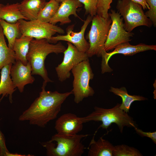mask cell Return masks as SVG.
Here are the masks:
<instances>
[{"label":"cell","mask_w":156,"mask_h":156,"mask_svg":"<svg viewBox=\"0 0 156 156\" xmlns=\"http://www.w3.org/2000/svg\"><path fill=\"white\" fill-rule=\"evenodd\" d=\"M47 2L46 0H23L20 3L21 12L27 20H37L39 12Z\"/></svg>","instance_id":"e0dca14e"},{"label":"cell","mask_w":156,"mask_h":156,"mask_svg":"<svg viewBox=\"0 0 156 156\" xmlns=\"http://www.w3.org/2000/svg\"><path fill=\"white\" fill-rule=\"evenodd\" d=\"M108 14L112 22L105 44L106 52L114 49L121 43L131 41V38L134 35L125 30L123 19L118 12L111 10Z\"/></svg>","instance_id":"9c48e42d"},{"label":"cell","mask_w":156,"mask_h":156,"mask_svg":"<svg viewBox=\"0 0 156 156\" xmlns=\"http://www.w3.org/2000/svg\"><path fill=\"white\" fill-rule=\"evenodd\" d=\"M25 155H22L20 154H18L17 153H10V152L7 153L6 155V156H24Z\"/></svg>","instance_id":"1f68e13d"},{"label":"cell","mask_w":156,"mask_h":156,"mask_svg":"<svg viewBox=\"0 0 156 156\" xmlns=\"http://www.w3.org/2000/svg\"><path fill=\"white\" fill-rule=\"evenodd\" d=\"M33 39L29 37L22 36L16 39L12 49L15 53L16 60L20 61L25 65L27 64L26 56L30 41Z\"/></svg>","instance_id":"44dd1931"},{"label":"cell","mask_w":156,"mask_h":156,"mask_svg":"<svg viewBox=\"0 0 156 156\" xmlns=\"http://www.w3.org/2000/svg\"><path fill=\"white\" fill-rule=\"evenodd\" d=\"M113 51L106 53L105 58V68L107 70L111 68L109 65L108 62L112 56L116 54H121L124 55H133L137 53L148 50H156V45H149L144 43H140L133 45L129 42L121 43L117 45Z\"/></svg>","instance_id":"9a60e30c"},{"label":"cell","mask_w":156,"mask_h":156,"mask_svg":"<svg viewBox=\"0 0 156 156\" xmlns=\"http://www.w3.org/2000/svg\"><path fill=\"white\" fill-rule=\"evenodd\" d=\"M82 3L78 0H63L49 23L55 25L60 22V25L70 23L69 16L72 15L79 18L77 13V9L82 6Z\"/></svg>","instance_id":"5bb4252c"},{"label":"cell","mask_w":156,"mask_h":156,"mask_svg":"<svg viewBox=\"0 0 156 156\" xmlns=\"http://www.w3.org/2000/svg\"><path fill=\"white\" fill-rule=\"evenodd\" d=\"M83 124L80 117L74 114L68 113L62 115L57 119L55 128L59 134L74 135L82 130Z\"/></svg>","instance_id":"4fadbf2b"},{"label":"cell","mask_w":156,"mask_h":156,"mask_svg":"<svg viewBox=\"0 0 156 156\" xmlns=\"http://www.w3.org/2000/svg\"><path fill=\"white\" fill-rule=\"evenodd\" d=\"M67 48L63 52V60L55 68L58 79L61 82L70 78V72L75 66L89 59L86 53L79 51L70 42H67Z\"/></svg>","instance_id":"30bf717a"},{"label":"cell","mask_w":156,"mask_h":156,"mask_svg":"<svg viewBox=\"0 0 156 156\" xmlns=\"http://www.w3.org/2000/svg\"><path fill=\"white\" fill-rule=\"evenodd\" d=\"M91 21L90 29L87 36L90 47L86 53L88 57L95 55L101 57V69H102L107 53L105 44L112 21L110 17L105 18L96 14L93 17Z\"/></svg>","instance_id":"5b68a950"},{"label":"cell","mask_w":156,"mask_h":156,"mask_svg":"<svg viewBox=\"0 0 156 156\" xmlns=\"http://www.w3.org/2000/svg\"><path fill=\"white\" fill-rule=\"evenodd\" d=\"M46 85L43 83L39 96L22 113L19 117V121H28L30 125L44 127L49 121L56 118L62 104L73 94L71 91L64 93L47 91Z\"/></svg>","instance_id":"6da1fadb"},{"label":"cell","mask_w":156,"mask_h":156,"mask_svg":"<svg viewBox=\"0 0 156 156\" xmlns=\"http://www.w3.org/2000/svg\"><path fill=\"white\" fill-rule=\"evenodd\" d=\"M61 42L55 44L50 43L46 39L33 38L30 41L27 60L31 66L32 75H39L44 80L43 83L46 84L53 82L48 76L44 65L47 56L49 54L62 53L66 49Z\"/></svg>","instance_id":"7a4b0ae2"},{"label":"cell","mask_w":156,"mask_h":156,"mask_svg":"<svg viewBox=\"0 0 156 156\" xmlns=\"http://www.w3.org/2000/svg\"><path fill=\"white\" fill-rule=\"evenodd\" d=\"M89 135H62L57 133L50 140L41 144L46 149L47 156H81L85 148L81 140Z\"/></svg>","instance_id":"277c9868"},{"label":"cell","mask_w":156,"mask_h":156,"mask_svg":"<svg viewBox=\"0 0 156 156\" xmlns=\"http://www.w3.org/2000/svg\"><path fill=\"white\" fill-rule=\"evenodd\" d=\"M3 5L0 3V8L3 6Z\"/></svg>","instance_id":"836d02e7"},{"label":"cell","mask_w":156,"mask_h":156,"mask_svg":"<svg viewBox=\"0 0 156 156\" xmlns=\"http://www.w3.org/2000/svg\"><path fill=\"white\" fill-rule=\"evenodd\" d=\"M113 0H97L96 14L105 18L109 17L108 10Z\"/></svg>","instance_id":"484cf974"},{"label":"cell","mask_w":156,"mask_h":156,"mask_svg":"<svg viewBox=\"0 0 156 156\" xmlns=\"http://www.w3.org/2000/svg\"><path fill=\"white\" fill-rule=\"evenodd\" d=\"M113 156H142L143 155L137 149L125 144L114 146Z\"/></svg>","instance_id":"d4e9b609"},{"label":"cell","mask_w":156,"mask_h":156,"mask_svg":"<svg viewBox=\"0 0 156 156\" xmlns=\"http://www.w3.org/2000/svg\"><path fill=\"white\" fill-rule=\"evenodd\" d=\"M120 103H117L114 107L105 109L97 106L94 107V110L87 116L80 117L83 123L91 121H101L102 124L99 126L95 132L100 128L107 129L112 123L116 124L120 133H122L125 127L133 128L137 127L138 125L133 118L127 113L120 109Z\"/></svg>","instance_id":"3957f363"},{"label":"cell","mask_w":156,"mask_h":156,"mask_svg":"<svg viewBox=\"0 0 156 156\" xmlns=\"http://www.w3.org/2000/svg\"><path fill=\"white\" fill-rule=\"evenodd\" d=\"M12 64L7 65L1 69L0 81V96L2 97L0 102L4 96H9L11 103L12 102V94L16 90L11 78L10 69Z\"/></svg>","instance_id":"ac0fdd59"},{"label":"cell","mask_w":156,"mask_h":156,"mask_svg":"<svg viewBox=\"0 0 156 156\" xmlns=\"http://www.w3.org/2000/svg\"><path fill=\"white\" fill-rule=\"evenodd\" d=\"M5 144V140L0 129V156H6V153L9 152Z\"/></svg>","instance_id":"f546056e"},{"label":"cell","mask_w":156,"mask_h":156,"mask_svg":"<svg viewBox=\"0 0 156 156\" xmlns=\"http://www.w3.org/2000/svg\"><path fill=\"white\" fill-rule=\"evenodd\" d=\"M92 17L93 16L89 15L88 16L79 32L74 31V25H71L67 28L66 35L53 36L49 42L50 43H56L59 41H66L73 44L79 51L86 53L89 49L90 44L85 38L84 34L88 25L92 21Z\"/></svg>","instance_id":"8fae6325"},{"label":"cell","mask_w":156,"mask_h":156,"mask_svg":"<svg viewBox=\"0 0 156 156\" xmlns=\"http://www.w3.org/2000/svg\"><path fill=\"white\" fill-rule=\"evenodd\" d=\"M59 3H61L63 0H55Z\"/></svg>","instance_id":"d6a6232c"},{"label":"cell","mask_w":156,"mask_h":156,"mask_svg":"<svg viewBox=\"0 0 156 156\" xmlns=\"http://www.w3.org/2000/svg\"><path fill=\"white\" fill-rule=\"evenodd\" d=\"M19 5L18 2L3 5L0 8V18L12 23L21 19L26 20L21 12Z\"/></svg>","instance_id":"ffe728a7"},{"label":"cell","mask_w":156,"mask_h":156,"mask_svg":"<svg viewBox=\"0 0 156 156\" xmlns=\"http://www.w3.org/2000/svg\"><path fill=\"white\" fill-rule=\"evenodd\" d=\"M31 73V66L28 62L26 65H25L20 61L16 60L12 64L10 75L15 88H17L21 93L23 92L25 85L32 84L34 81L35 78Z\"/></svg>","instance_id":"7c38bea8"},{"label":"cell","mask_w":156,"mask_h":156,"mask_svg":"<svg viewBox=\"0 0 156 156\" xmlns=\"http://www.w3.org/2000/svg\"><path fill=\"white\" fill-rule=\"evenodd\" d=\"M15 61L14 52L7 45L0 25V70L7 65L14 64Z\"/></svg>","instance_id":"7402d4cb"},{"label":"cell","mask_w":156,"mask_h":156,"mask_svg":"<svg viewBox=\"0 0 156 156\" xmlns=\"http://www.w3.org/2000/svg\"><path fill=\"white\" fill-rule=\"evenodd\" d=\"M149 9L145 13L146 16L151 21L154 27L156 26V0H146Z\"/></svg>","instance_id":"83f0119b"},{"label":"cell","mask_w":156,"mask_h":156,"mask_svg":"<svg viewBox=\"0 0 156 156\" xmlns=\"http://www.w3.org/2000/svg\"><path fill=\"white\" fill-rule=\"evenodd\" d=\"M132 1L139 4L141 5L143 9L145 10V9H149V5L146 0H131Z\"/></svg>","instance_id":"4dcf8cb0"},{"label":"cell","mask_w":156,"mask_h":156,"mask_svg":"<svg viewBox=\"0 0 156 156\" xmlns=\"http://www.w3.org/2000/svg\"><path fill=\"white\" fill-rule=\"evenodd\" d=\"M71 71L74 77L73 89L74 101L77 103L83 99L92 96L95 92L89 85L90 80L94 76L89 59L83 61L75 66Z\"/></svg>","instance_id":"8992f818"},{"label":"cell","mask_w":156,"mask_h":156,"mask_svg":"<svg viewBox=\"0 0 156 156\" xmlns=\"http://www.w3.org/2000/svg\"><path fill=\"white\" fill-rule=\"evenodd\" d=\"M84 5L85 14L92 16L96 14L97 0H78Z\"/></svg>","instance_id":"4316f807"},{"label":"cell","mask_w":156,"mask_h":156,"mask_svg":"<svg viewBox=\"0 0 156 156\" xmlns=\"http://www.w3.org/2000/svg\"><path fill=\"white\" fill-rule=\"evenodd\" d=\"M94 134L87 149L88 156H113L114 146L109 141L103 138V136L96 141Z\"/></svg>","instance_id":"2e32d148"},{"label":"cell","mask_w":156,"mask_h":156,"mask_svg":"<svg viewBox=\"0 0 156 156\" xmlns=\"http://www.w3.org/2000/svg\"><path fill=\"white\" fill-rule=\"evenodd\" d=\"M116 8L124 21L125 28L129 32L135 27L145 26L151 27L153 24L145 14L141 5L131 0H118Z\"/></svg>","instance_id":"52a82bcc"},{"label":"cell","mask_w":156,"mask_h":156,"mask_svg":"<svg viewBox=\"0 0 156 156\" xmlns=\"http://www.w3.org/2000/svg\"><path fill=\"white\" fill-rule=\"evenodd\" d=\"M0 25L2 29L4 36H5L8 40V47L12 49L16 39L21 36L18 21L12 23L0 18Z\"/></svg>","instance_id":"603a6c76"},{"label":"cell","mask_w":156,"mask_h":156,"mask_svg":"<svg viewBox=\"0 0 156 156\" xmlns=\"http://www.w3.org/2000/svg\"><path fill=\"white\" fill-rule=\"evenodd\" d=\"M21 36L37 39H46L49 41L57 33L64 34L61 27L50 23H44L38 20L27 21L23 19L18 21Z\"/></svg>","instance_id":"ba28073f"},{"label":"cell","mask_w":156,"mask_h":156,"mask_svg":"<svg viewBox=\"0 0 156 156\" xmlns=\"http://www.w3.org/2000/svg\"><path fill=\"white\" fill-rule=\"evenodd\" d=\"M136 133L142 137H146L150 138L153 142L156 144V131L144 132L136 127L134 129Z\"/></svg>","instance_id":"f1b7e54d"},{"label":"cell","mask_w":156,"mask_h":156,"mask_svg":"<svg viewBox=\"0 0 156 156\" xmlns=\"http://www.w3.org/2000/svg\"><path fill=\"white\" fill-rule=\"evenodd\" d=\"M59 3L55 0H50L47 2L39 12L37 20L43 22L49 23L57 12L60 5Z\"/></svg>","instance_id":"cb8c5ba5"},{"label":"cell","mask_w":156,"mask_h":156,"mask_svg":"<svg viewBox=\"0 0 156 156\" xmlns=\"http://www.w3.org/2000/svg\"><path fill=\"white\" fill-rule=\"evenodd\" d=\"M109 91L121 97L122 103L120 104L119 108L127 113L129 112L131 105L134 101L147 100V98L142 96L131 95L128 94L127 89L125 87L118 88L111 87Z\"/></svg>","instance_id":"d6986e66"}]
</instances>
